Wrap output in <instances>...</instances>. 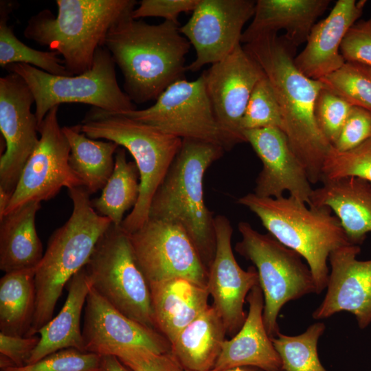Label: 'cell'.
Listing matches in <instances>:
<instances>
[{
	"instance_id": "7c38bea8",
	"label": "cell",
	"mask_w": 371,
	"mask_h": 371,
	"mask_svg": "<svg viewBox=\"0 0 371 371\" xmlns=\"http://www.w3.org/2000/svg\"><path fill=\"white\" fill-rule=\"evenodd\" d=\"M129 237L148 284L181 278L206 287L207 270L194 244L181 225L149 218Z\"/></svg>"
},
{
	"instance_id": "e575fe53",
	"label": "cell",
	"mask_w": 371,
	"mask_h": 371,
	"mask_svg": "<svg viewBox=\"0 0 371 371\" xmlns=\"http://www.w3.org/2000/svg\"><path fill=\"white\" fill-rule=\"evenodd\" d=\"M276 127L283 131L280 108L273 87L265 75L255 85L241 122L243 131Z\"/></svg>"
},
{
	"instance_id": "9a60e30c",
	"label": "cell",
	"mask_w": 371,
	"mask_h": 371,
	"mask_svg": "<svg viewBox=\"0 0 371 371\" xmlns=\"http://www.w3.org/2000/svg\"><path fill=\"white\" fill-rule=\"evenodd\" d=\"M203 75L215 118L230 148L246 142L241 122L255 85L265 76L262 68L240 45Z\"/></svg>"
},
{
	"instance_id": "836d02e7",
	"label": "cell",
	"mask_w": 371,
	"mask_h": 371,
	"mask_svg": "<svg viewBox=\"0 0 371 371\" xmlns=\"http://www.w3.org/2000/svg\"><path fill=\"white\" fill-rule=\"evenodd\" d=\"M322 87L352 106L371 111V67L346 61L333 73L319 79Z\"/></svg>"
},
{
	"instance_id": "6da1fadb",
	"label": "cell",
	"mask_w": 371,
	"mask_h": 371,
	"mask_svg": "<svg viewBox=\"0 0 371 371\" xmlns=\"http://www.w3.org/2000/svg\"><path fill=\"white\" fill-rule=\"evenodd\" d=\"M244 49L270 82L283 120V132L311 183L322 180L324 161L333 146L320 131L314 114L319 80L304 76L294 63L295 49L277 34L263 36Z\"/></svg>"
},
{
	"instance_id": "7402d4cb",
	"label": "cell",
	"mask_w": 371,
	"mask_h": 371,
	"mask_svg": "<svg viewBox=\"0 0 371 371\" xmlns=\"http://www.w3.org/2000/svg\"><path fill=\"white\" fill-rule=\"evenodd\" d=\"M249 312L238 332L225 340L214 370L253 367L264 371H281L282 361L263 321L264 295L259 284L248 293Z\"/></svg>"
},
{
	"instance_id": "d4e9b609",
	"label": "cell",
	"mask_w": 371,
	"mask_h": 371,
	"mask_svg": "<svg viewBox=\"0 0 371 371\" xmlns=\"http://www.w3.org/2000/svg\"><path fill=\"white\" fill-rule=\"evenodd\" d=\"M156 329L170 344L210 306L207 287L177 278L149 284Z\"/></svg>"
},
{
	"instance_id": "5bb4252c",
	"label": "cell",
	"mask_w": 371,
	"mask_h": 371,
	"mask_svg": "<svg viewBox=\"0 0 371 371\" xmlns=\"http://www.w3.org/2000/svg\"><path fill=\"white\" fill-rule=\"evenodd\" d=\"M253 0H199L180 32L194 48L187 70L197 71L216 63L240 45L243 28L254 14Z\"/></svg>"
},
{
	"instance_id": "d590c367",
	"label": "cell",
	"mask_w": 371,
	"mask_h": 371,
	"mask_svg": "<svg viewBox=\"0 0 371 371\" xmlns=\"http://www.w3.org/2000/svg\"><path fill=\"white\" fill-rule=\"evenodd\" d=\"M355 177L371 183V138L357 147L339 152L333 148L322 166V181Z\"/></svg>"
},
{
	"instance_id": "484cf974",
	"label": "cell",
	"mask_w": 371,
	"mask_h": 371,
	"mask_svg": "<svg viewBox=\"0 0 371 371\" xmlns=\"http://www.w3.org/2000/svg\"><path fill=\"white\" fill-rule=\"evenodd\" d=\"M66 286L68 293L63 306L58 314L38 332V344L26 365L34 363L63 349L76 348L85 351L80 317L91 287L85 268L77 272Z\"/></svg>"
},
{
	"instance_id": "cb8c5ba5",
	"label": "cell",
	"mask_w": 371,
	"mask_h": 371,
	"mask_svg": "<svg viewBox=\"0 0 371 371\" xmlns=\"http://www.w3.org/2000/svg\"><path fill=\"white\" fill-rule=\"evenodd\" d=\"M322 182L313 190L309 206L330 208L350 243L359 246L371 232V183L355 177Z\"/></svg>"
},
{
	"instance_id": "3957f363",
	"label": "cell",
	"mask_w": 371,
	"mask_h": 371,
	"mask_svg": "<svg viewBox=\"0 0 371 371\" xmlns=\"http://www.w3.org/2000/svg\"><path fill=\"white\" fill-rule=\"evenodd\" d=\"M216 144L183 139L181 146L152 199L149 218L181 225L208 269L216 252L214 217L203 197V177L225 152Z\"/></svg>"
},
{
	"instance_id": "7a4b0ae2",
	"label": "cell",
	"mask_w": 371,
	"mask_h": 371,
	"mask_svg": "<svg viewBox=\"0 0 371 371\" xmlns=\"http://www.w3.org/2000/svg\"><path fill=\"white\" fill-rule=\"evenodd\" d=\"M179 23L149 24L132 14L109 31L104 47L124 78V92L136 104L156 100L172 83L184 79L190 43Z\"/></svg>"
},
{
	"instance_id": "8d00e7d4",
	"label": "cell",
	"mask_w": 371,
	"mask_h": 371,
	"mask_svg": "<svg viewBox=\"0 0 371 371\" xmlns=\"http://www.w3.org/2000/svg\"><path fill=\"white\" fill-rule=\"evenodd\" d=\"M101 357L98 354L76 348H66L34 363L8 368L2 371H98Z\"/></svg>"
},
{
	"instance_id": "ee69618b",
	"label": "cell",
	"mask_w": 371,
	"mask_h": 371,
	"mask_svg": "<svg viewBox=\"0 0 371 371\" xmlns=\"http://www.w3.org/2000/svg\"><path fill=\"white\" fill-rule=\"evenodd\" d=\"M98 371H133L125 366L116 356L102 355Z\"/></svg>"
},
{
	"instance_id": "4fadbf2b",
	"label": "cell",
	"mask_w": 371,
	"mask_h": 371,
	"mask_svg": "<svg viewBox=\"0 0 371 371\" xmlns=\"http://www.w3.org/2000/svg\"><path fill=\"white\" fill-rule=\"evenodd\" d=\"M58 108L49 110L38 127L39 142L22 171L4 215L29 202L48 201L63 187L69 190L83 186L69 165L70 147L58 122Z\"/></svg>"
},
{
	"instance_id": "8992f818",
	"label": "cell",
	"mask_w": 371,
	"mask_h": 371,
	"mask_svg": "<svg viewBox=\"0 0 371 371\" xmlns=\"http://www.w3.org/2000/svg\"><path fill=\"white\" fill-rule=\"evenodd\" d=\"M238 203L254 213L270 235L306 261L316 293H322L328 284L330 254L351 244L331 210L308 206L291 196L260 197L254 193L244 195Z\"/></svg>"
},
{
	"instance_id": "b9f144b4",
	"label": "cell",
	"mask_w": 371,
	"mask_h": 371,
	"mask_svg": "<svg viewBox=\"0 0 371 371\" xmlns=\"http://www.w3.org/2000/svg\"><path fill=\"white\" fill-rule=\"evenodd\" d=\"M199 0H142L138 3L132 17H162L165 21L179 23L178 16L182 12H193Z\"/></svg>"
},
{
	"instance_id": "f35d334b",
	"label": "cell",
	"mask_w": 371,
	"mask_h": 371,
	"mask_svg": "<svg viewBox=\"0 0 371 371\" xmlns=\"http://www.w3.org/2000/svg\"><path fill=\"white\" fill-rule=\"evenodd\" d=\"M113 355L133 371H184L171 351L160 354L142 347H129Z\"/></svg>"
},
{
	"instance_id": "5b68a950",
	"label": "cell",
	"mask_w": 371,
	"mask_h": 371,
	"mask_svg": "<svg viewBox=\"0 0 371 371\" xmlns=\"http://www.w3.org/2000/svg\"><path fill=\"white\" fill-rule=\"evenodd\" d=\"M57 15L44 9L28 21L24 36L63 56L71 76L90 69L110 29L132 14L135 0H56Z\"/></svg>"
},
{
	"instance_id": "ac0fdd59",
	"label": "cell",
	"mask_w": 371,
	"mask_h": 371,
	"mask_svg": "<svg viewBox=\"0 0 371 371\" xmlns=\"http://www.w3.org/2000/svg\"><path fill=\"white\" fill-rule=\"evenodd\" d=\"M82 334L85 351L100 355L129 347L160 354L171 351L170 342L162 334L124 315L91 287L86 299Z\"/></svg>"
},
{
	"instance_id": "f6af8a7d",
	"label": "cell",
	"mask_w": 371,
	"mask_h": 371,
	"mask_svg": "<svg viewBox=\"0 0 371 371\" xmlns=\"http://www.w3.org/2000/svg\"><path fill=\"white\" fill-rule=\"evenodd\" d=\"M184 371H188V370H184ZM206 371H264V370H257L255 368H251V367H238V368H234L226 369V370H220L212 369V370H206ZM281 371H283V370H281Z\"/></svg>"
},
{
	"instance_id": "603a6c76",
	"label": "cell",
	"mask_w": 371,
	"mask_h": 371,
	"mask_svg": "<svg viewBox=\"0 0 371 371\" xmlns=\"http://www.w3.org/2000/svg\"><path fill=\"white\" fill-rule=\"evenodd\" d=\"M329 0H258L253 20L243 31L240 43L248 44L263 36L286 31L284 41L295 49L306 42L316 19Z\"/></svg>"
},
{
	"instance_id": "9c48e42d",
	"label": "cell",
	"mask_w": 371,
	"mask_h": 371,
	"mask_svg": "<svg viewBox=\"0 0 371 371\" xmlns=\"http://www.w3.org/2000/svg\"><path fill=\"white\" fill-rule=\"evenodd\" d=\"M85 268L91 288L100 296L128 317L157 330L149 284L129 234L121 226L110 225Z\"/></svg>"
},
{
	"instance_id": "1f68e13d",
	"label": "cell",
	"mask_w": 371,
	"mask_h": 371,
	"mask_svg": "<svg viewBox=\"0 0 371 371\" xmlns=\"http://www.w3.org/2000/svg\"><path fill=\"white\" fill-rule=\"evenodd\" d=\"M5 1L0 7V65L5 68L15 63L29 65L47 73L57 76H71L64 60L54 51H40L33 49L17 38L8 24L9 10Z\"/></svg>"
},
{
	"instance_id": "f546056e",
	"label": "cell",
	"mask_w": 371,
	"mask_h": 371,
	"mask_svg": "<svg viewBox=\"0 0 371 371\" xmlns=\"http://www.w3.org/2000/svg\"><path fill=\"white\" fill-rule=\"evenodd\" d=\"M36 269L5 273L0 280V333L27 337L36 309Z\"/></svg>"
},
{
	"instance_id": "4dcf8cb0",
	"label": "cell",
	"mask_w": 371,
	"mask_h": 371,
	"mask_svg": "<svg viewBox=\"0 0 371 371\" xmlns=\"http://www.w3.org/2000/svg\"><path fill=\"white\" fill-rule=\"evenodd\" d=\"M139 173L136 164L128 161L126 150L119 147L115 155L113 171L100 196L91 200L100 215L120 226L125 212L135 206L140 192Z\"/></svg>"
},
{
	"instance_id": "74e56055",
	"label": "cell",
	"mask_w": 371,
	"mask_h": 371,
	"mask_svg": "<svg viewBox=\"0 0 371 371\" xmlns=\"http://www.w3.org/2000/svg\"><path fill=\"white\" fill-rule=\"evenodd\" d=\"M352 106L343 98L323 87L315 100L314 114L317 124L333 146Z\"/></svg>"
},
{
	"instance_id": "30bf717a",
	"label": "cell",
	"mask_w": 371,
	"mask_h": 371,
	"mask_svg": "<svg viewBox=\"0 0 371 371\" xmlns=\"http://www.w3.org/2000/svg\"><path fill=\"white\" fill-rule=\"evenodd\" d=\"M242 239L236 251L256 267L264 295L263 321L272 338L280 333L278 315L284 304L315 293L314 280L301 256L283 245L269 234L255 230L247 222H240Z\"/></svg>"
},
{
	"instance_id": "83f0119b",
	"label": "cell",
	"mask_w": 371,
	"mask_h": 371,
	"mask_svg": "<svg viewBox=\"0 0 371 371\" xmlns=\"http://www.w3.org/2000/svg\"><path fill=\"white\" fill-rule=\"evenodd\" d=\"M227 334L215 308L209 306L184 328L171 343V352L184 370L214 368Z\"/></svg>"
},
{
	"instance_id": "ab89813d",
	"label": "cell",
	"mask_w": 371,
	"mask_h": 371,
	"mask_svg": "<svg viewBox=\"0 0 371 371\" xmlns=\"http://www.w3.org/2000/svg\"><path fill=\"white\" fill-rule=\"evenodd\" d=\"M371 138V111L352 106L333 146L339 152L352 150Z\"/></svg>"
},
{
	"instance_id": "4316f807",
	"label": "cell",
	"mask_w": 371,
	"mask_h": 371,
	"mask_svg": "<svg viewBox=\"0 0 371 371\" xmlns=\"http://www.w3.org/2000/svg\"><path fill=\"white\" fill-rule=\"evenodd\" d=\"M41 203H27L0 218V269H36L44 253L35 218Z\"/></svg>"
},
{
	"instance_id": "44dd1931",
	"label": "cell",
	"mask_w": 371,
	"mask_h": 371,
	"mask_svg": "<svg viewBox=\"0 0 371 371\" xmlns=\"http://www.w3.org/2000/svg\"><path fill=\"white\" fill-rule=\"evenodd\" d=\"M366 3L365 0H338L329 14L313 25L305 47L294 58L296 67L304 76L319 80L344 64L341 44L362 15Z\"/></svg>"
},
{
	"instance_id": "ffe728a7",
	"label": "cell",
	"mask_w": 371,
	"mask_h": 371,
	"mask_svg": "<svg viewBox=\"0 0 371 371\" xmlns=\"http://www.w3.org/2000/svg\"><path fill=\"white\" fill-rule=\"evenodd\" d=\"M360 251L359 245L350 244L330 254L327 291L312 314L315 319L347 311L355 315L361 329L371 324V260H357Z\"/></svg>"
},
{
	"instance_id": "52a82bcc",
	"label": "cell",
	"mask_w": 371,
	"mask_h": 371,
	"mask_svg": "<svg viewBox=\"0 0 371 371\" xmlns=\"http://www.w3.org/2000/svg\"><path fill=\"white\" fill-rule=\"evenodd\" d=\"M79 126L87 137L113 142L134 158L139 173V196L120 226L128 234L135 232L149 218L153 196L179 151L182 139L124 114L95 107Z\"/></svg>"
},
{
	"instance_id": "f1b7e54d",
	"label": "cell",
	"mask_w": 371,
	"mask_h": 371,
	"mask_svg": "<svg viewBox=\"0 0 371 371\" xmlns=\"http://www.w3.org/2000/svg\"><path fill=\"white\" fill-rule=\"evenodd\" d=\"M70 147L69 165L91 194L102 189L115 166L116 143L87 137L79 124L62 128Z\"/></svg>"
},
{
	"instance_id": "ba28073f",
	"label": "cell",
	"mask_w": 371,
	"mask_h": 371,
	"mask_svg": "<svg viewBox=\"0 0 371 371\" xmlns=\"http://www.w3.org/2000/svg\"><path fill=\"white\" fill-rule=\"evenodd\" d=\"M115 67L110 52L100 47L91 68L79 75H53L21 63L9 65L5 69L21 76L30 89L39 127L49 111L62 103L87 104L116 113L135 110L117 83Z\"/></svg>"
},
{
	"instance_id": "60d3db41",
	"label": "cell",
	"mask_w": 371,
	"mask_h": 371,
	"mask_svg": "<svg viewBox=\"0 0 371 371\" xmlns=\"http://www.w3.org/2000/svg\"><path fill=\"white\" fill-rule=\"evenodd\" d=\"M340 52L345 61L371 67V16L359 19L352 25L343 39Z\"/></svg>"
},
{
	"instance_id": "8fae6325",
	"label": "cell",
	"mask_w": 371,
	"mask_h": 371,
	"mask_svg": "<svg viewBox=\"0 0 371 371\" xmlns=\"http://www.w3.org/2000/svg\"><path fill=\"white\" fill-rule=\"evenodd\" d=\"M124 114L181 139H197L230 150L215 118L203 74L196 80H177L150 106Z\"/></svg>"
},
{
	"instance_id": "2e32d148",
	"label": "cell",
	"mask_w": 371,
	"mask_h": 371,
	"mask_svg": "<svg viewBox=\"0 0 371 371\" xmlns=\"http://www.w3.org/2000/svg\"><path fill=\"white\" fill-rule=\"evenodd\" d=\"M33 94L23 79L9 72L0 78V131L6 149L0 158V188L12 196L39 138Z\"/></svg>"
},
{
	"instance_id": "7bdbcfd3",
	"label": "cell",
	"mask_w": 371,
	"mask_h": 371,
	"mask_svg": "<svg viewBox=\"0 0 371 371\" xmlns=\"http://www.w3.org/2000/svg\"><path fill=\"white\" fill-rule=\"evenodd\" d=\"M39 339L36 335L21 337L0 333L1 356L8 359L13 367L25 366Z\"/></svg>"
},
{
	"instance_id": "d6986e66",
	"label": "cell",
	"mask_w": 371,
	"mask_h": 371,
	"mask_svg": "<svg viewBox=\"0 0 371 371\" xmlns=\"http://www.w3.org/2000/svg\"><path fill=\"white\" fill-rule=\"evenodd\" d=\"M243 135L262 164L254 193L260 197L278 198L288 192L309 206L313 190L311 183L285 133L278 128L267 127L244 131Z\"/></svg>"
},
{
	"instance_id": "e0dca14e",
	"label": "cell",
	"mask_w": 371,
	"mask_h": 371,
	"mask_svg": "<svg viewBox=\"0 0 371 371\" xmlns=\"http://www.w3.org/2000/svg\"><path fill=\"white\" fill-rule=\"evenodd\" d=\"M214 229L216 252L206 287L227 333L234 336L246 319L244 303L251 289L259 284L258 275L254 266L245 271L238 265L232 248L233 228L229 219L223 215L215 216Z\"/></svg>"
},
{
	"instance_id": "d6a6232c",
	"label": "cell",
	"mask_w": 371,
	"mask_h": 371,
	"mask_svg": "<svg viewBox=\"0 0 371 371\" xmlns=\"http://www.w3.org/2000/svg\"><path fill=\"white\" fill-rule=\"evenodd\" d=\"M325 328L323 322H317L298 335L289 336L280 332L272 337L281 359L282 370L326 371L317 353V343Z\"/></svg>"
},
{
	"instance_id": "277c9868",
	"label": "cell",
	"mask_w": 371,
	"mask_h": 371,
	"mask_svg": "<svg viewBox=\"0 0 371 371\" xmlns=\"http://www.w3.org/2000/svg\"><path fill=\"white\" fill-rule=\"evenodd\" d=\"M68 194L73 203L71 214L50 236L36 269V309L27 337L38 334L52 319L63 288L86 266L98 241L112 224L96 212L84 186L69 189Z\"/></svg>"
}]
</instances>
